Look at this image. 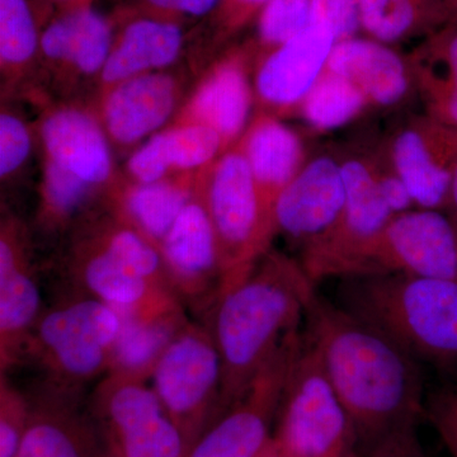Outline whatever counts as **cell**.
I'll return each instance as SVG.
<instances>
[{
    "mask_svg": "<svg viewBox=\"0 0 457 457\" xmlns=\"http://www.w3.org/2000/svg\"><path fill=\"white\" fill-rule=\"evenodd\" d=\"M254 54L248 42L230 47L209 62L188 90L173 121L212 129L225 150L236 145L251 122L255 102L251 71Z\"/></svg>",
    "mask_w": 457,
    "mask_h": 457,
    "instance_id": "9a60e30c",
    "label": "cell"
},
{
    "mask_svg": "<svg viewBox=\"0 0 457 457\" xmlns=\"http://www.w3.org/2000/svg\"><path fill=\"white\" fill-rule=\"evenodd\" d=\"M66 398L53 394L49 404L31 408V420L17 457H92L88 436L71 417Z\"/></svg>",
    "mask_w": 457,
    "mask_h": 457,
    "instance_id": "4dcf8cb0",
    "label": "cell"
},
{
    "mask_svg": "<svg viewBox=\"0 0 457 457\" xmlns=\"http://www.w3.org/2000/svg\"><path fill=\"white\" fill-rule=\"evenodd\" d=\"M182 69L141 74L93 96L92 104L114 152H134L173 121L187 96Z\"/></svg>",
    "mask_w": 457,
    "mask_h": 457,
    "instance_id": "5bb4252c",
    "label": "cell"
},
{
    "mask_svg": "<svg viewBox=\"0 0 457 457\" xmlns=\"http://www.w3.org/2000/svg\"><path fill=\"white\" fill-rule=\"evenodd\" d=\"M31 420V407L7 374L0 378V457H17Z\"/></svg>",
    "mask_w": 457,
    "mask_h": 457,
    "instance_id": "d590c367",
    "label": "cell"
},
{
    "mask_svg": "<svg viewBox=\"0 0 457 457\" xmlns=\"http://www.w3.org/2000/svg\"><path fill=\"white\" fill-rule=\"evenodd\" d=\"M361 27L372 40L393 44L429 25L453 22L451 0H360Z\"/></svg>",
    "mask_w": 457,
    "mask_h": 457,
    "instance_id": "f546056e",
    "label": "cell"
},
{
    "mask_svg": "<svg viewBox=\"0 0 457 457\" xmlns=\"http://www.w3.org/2000/svg\"><path fill=\"white\" fill-rule=\"evenodd\" d=\"M345 204L342 165L320 155L305 163L275 206L276 231L305 248L326 236Z\"/></svg>",
    "mask_w": 457,
    "mask_h": 457,
    "instance_id": "7402d4cb",
    "label": "cell"
},
{
    "mask_svg": "<svg viewBox=\"0 0 457 457\" xmlns=\"http://www.w3.org/2000/svg\"><path fill=\"white\" fill-rule=\"evenodd\" d=\"M303 341L293 333L242 395L198 436L186 457H260L272 440V426L291 363Z\"/></svg>",
    "mask_w": 457,
    "mask_h": 457,
    "instance_id": "7c38bea8",
    "label": "cell"
},
{
    "mask_svg": "<svg viewBox=\"0 0 457 457\" xmlns=\"http://www.w3.org/2000/svg\"><path fill=\"white\" fill-rule=\"evenodd\" d=\"M312 18L327 21L337 42L356 37L362 29L360 0H312Z\"/></svg>",
    "mask_w": 457,
    "mask_h": 457,
    "instance_id": "f35d334b",
    "label": "cell"
},
{
    "mask_svg": "<svg viewBox=\"0 0 457 457\" xmlns=\"http://www.w3.org/2000/svg\"><path fill=\"white\" fill-rule=\"evenodd\" d=\"M378 182H380L385 200L395 215L411 210V204H414L413 197L405 183L392 170V167L389 170L378 168Z\"/></svg>",
    "mask_w": 457,
    "mask_h": 457,
    "instance_id": "60d3db41",
    "label": "cell"
},
{
    "mask_svg": "<svg viewBox=\"0 0 457 457\" xmlns=\"http://www.w3.org/2000/svg\"><path fill=\"white\" fill-rule=\"evenodd\" d=\"M416 427L405 426L385 436L368 451V457H426Z\"/></svg>",
    "mask_w": 457,
    "mask_h": 457,
    "instance_id": "ab89813d",
    "label": "cell"
},
{
    "mask_svg": "<svg viewBox=\"0 0 457 457\" xmlns=\"http://www.w3.org/2000/svg\"><path fill=\"white\" fill-rule=\"evenodd\" d=\"M368 104V99L353 83L326 69L303 98L299 110L309 125L328 131L347 125Z\"/></svg>",
    "mask_w": 457,
    "mask_h": 457,
    "instance_id": "1f68e13d",
    "label": "cell"
},
{
    "mask_svg": "<svg viewBox=\"0 0 457 457\" xmlns=\"http://www.w3.org/2000/svg\"><path fill=\"white\" fill-rule=\"evenodd\" d=\"M107 457H111L110 455H107Z\"/></svg>",
    "mask_w": 457,
    "mask_h": 457,
    "instance_id": "bcb514c9",
    "label": "cell"
},
{
    "mask_svg": "<svg viewBox=\"0 0 457 457\" xmlns=\"http://www.w3.org/2000/svg\"><path fill=\"white\" fill-rule=\"evenodd\" d=\"M337 44L327 21L312 18L299 35L255 62V102L262 112L290 113L299 110L321 74Z\"/></svg>",
    "mask_w": 457,
    "mask_h": 457,
    "instance_id": "d6986e66",
    "label": "cell"
},
{
    "mask_svg": "<svg viewBox=\"0 0 457 457\" xmlns=\"http://www.w3.org/2000/svg\"><path fill=\"white\" fill-rule=\"evenodd\" d=\"M113 35L112 17L93 5L55 11L42 32L36 104H49L50 95L73 101L86 84L97 88Z\"/></svg>",
    "mask_w": 457,
    "mask_h": 457,
    "instance_id": "30bf717a",
    "label": "cell"
},
{
    "mask_svg": "<svg viewBox=\"0 0 457 457\" xmlns=\"http://www.w3.org/2000/svg\"><path fill=\"white\" fill-rule=\"evenodd\" d=\"M55 11H65V9H73L93 5L95 0H47Z\"/></svg>",
    "mask_w": 457,
    "mask_h": 457,
    "instance_id": "b9f144b4",
    "label": "cell"
},
{
    "mask_svg": "<svg viewBox=\"0 0 457 457\" xmlns=\"http://www.w3.org/2000/svg\"><path fill=\"white\" fill-rule=\"evenodd\" d=\"M197 188L215 230L225 287L270 251L276 224L262 206L251 168L237 145L198 171Z\"/></svg>",
    "mask_w": 457,
    "mask_h": 457,
    "instance_id": "52a82bcc",
    "label": "cell"
},
{
    "mask_svg": "<svg viewBox=\"0 0 457 457\" xmlns=\"http://www.w3.org/2000/svg\"><path fill=\"white\" fill-rule=\"evenodd\" d=\"M42 299L32 266L31 240L16 216L0 225V370L25 359L29 337L42 314Z\"/></svg>",
    "mask_w": 457,
    "mask_h": 457,
    "instance_id": "ac0fdd59",
    "label": "cell"
},
{
    "mask_svg": "<svg viewBox=\"0 0 457 457\" xmlns=\"http://www.w3.org/2000/svg\"><path fill=\"white\" fill-rule=\"evenodd\" d=\"M272 438L282 457H360L353 422L303 333L286 378Z\"/></svg>",
    "mask_w": 457,
    "mask_h": 457,
    "instance_id": "8992f818",
    "label": "cell"
},
{
    "mask_svg": "<svg viewBox=\"0 0 457 457\" xmlns=\"http://www.w3.org/2000/svg\"><path fill=\"white\" fill-rule=\"evenodd\" d=\"M392 170L422 209L449 206L457 167V129L427 114L403 126L390 143Z\"/></svg>",
    "mask_w": 457,
    "mask_h": 457,
    "instance_id": "ffe728a7",
    "label": "cell"
},
{
    "mask_svg": "<svg viewBox=\"0 0 457 457\" xmlns=\"http://www.w3.org/2000/svg\"><path fill=\"white\" fill-rule=\"evenodd\" d=\"M198 171L152 183L131 182L123 177L111 192L106 209L159 248L183 207L194 196Z\"/></svg>",
    "mask_w": 457,
    "mask_h": 457,
    "instance_id": "484cf974",
    "label": "cell"
},
{
    "mask_svg": "<svg viewBox=\"0 0 457 457\" xmlns=\"http://www.w3.org/2000/svg\"><path fill=\"white\" fill-rule=\"evenodd\" d=\"M218 4L219 0H134L126 7L188 26L192 21L206 20Z\"/></svg>",
    "mask_w": 457,
    "mask_h": 457,
    "instance_id": "74e56055",
    "label": "cell"
},
{
    "mask_svg": "<svg viewBox=\"0 0 457 457\" xmlns=\"http://www.w3.org/2000/svg\"><path fill=\"white\" fill-rule=\"evenodd\" d=\"M111 457H186L188 444L147 381L107 374L93 399Z\"/></svg>",
    "mask_w": 457,
    "mask_h": 457,
    "instance_id": "8fae6325",
    "label": "cell"
},
{
    "mask_svg": "<svg viewBox=\"0 0 457 457\" xmlns=\"http://www.w3.org/2000/svg\"><path fill=\"white\" fill-rule=\"evenodd\" d=\"M315 293L317 284L299 261L272 251L221 288L203 315L221 359L218 416L248 389L286 339L303 329Z\"/></svg>",
    "mask_w": 457,
    "mask_h": 457,
    "instance_id": "7a4b0ae2",
    "label": "cell"
},
{
    "mask_svg": "<svg viewBox=\"0 0 457 457\" xmlns=\"http://www.w3.org/2000/svg\"><path fill=\"white\" fill-rule=\"evenodd\" d=\"M122 324L107 374L147 381L159 357L189 320L183 306L155 317L121 315Z\"/></svg>",
    "mask_w": 457,
    "mask_h": 457,
    "instance_id": "83f0119b",
    "label": "cell"
},
{
    "mask_svg": "<svg viewBox=\"0 0 457 457\" xmlns=\"http://www.w3.org/2000/svg\"><path fill=\"white\" fill-rule=\"evenodd\" d=\"M345 204L338 222L314 243L302 249L303 269L314 284L342 278L351 261L392 220L378 182V167L366 159L343 162Z\"/></svg>",
    "mask_w": 457,
    "mask_h": 457,
    "instance_id": "4fadbf2b",
    "label": "cell"
},
{
    "mask_svg": "<svg viewBox=\"0 0 457 457\" xmlns=\"http://www.w3.org/2000/svg\"><path fill=\"white\" fill-rule=\"evenodd\" d=\"M37 144L36 125L27 121L11 102H2L0 112V179L3 185L25 170Z\"/></svg>",
    "mask_w": 457,
    "mask_h": 457,
    "instance_id": "e575fe53",
    "label": "cell"
},
{
    "mask_svg": "<svg viewBox=\"0 0 457 457\" xmlns=\"http://www.w3.org/2000/svg\"><path fill=\"white\" fill-rule=\"evenodd\" d=\"M236 145L251 168L264 212L275 221L279 195L305 165L302 139L279 117L258 111Z\"/></svg>",
    "mask_w": 457,
    "mask_h": 457,
    "instance_id": "cb8c5ba5",
    "label": "cell"
},
{
    "mask_svg": "<svg viewBox=\"0 0 457 457\" xmlns=\"http://www.w3.org/2000/svg\"><path fill=\"white\" fill-rule=\"evenodd\" d=\"M428 116L457 129V20L435 33L416 60Z\"/></svg>",
    "mask_w": 457,
    "mask_h": 457,
    "instance_id": "f1b7e54d",
    "label": "cell"
},
{
    "mask_svg": "<svg viewBox=\"0 0 457 457\" xmlns=\"http://www.w3.org/2000/svg\"><path fill=\"white\" fill-rule=\"evenodd\" d=\"M42 173L38 219L51 231L75 228L106 207L123 179L92 101H53L36 122Z\"/></svg>",
    "mask_w": 457,
    "mask_h": 457,
    "instance_id": "3957f363",
    "label": "cell"
},
{
    "mask_svg": "<svg viewBox=\"0 0 457 457\" xmlns=\"http://www.w3.org/2000/svg\"><path fill=\"white\" fill-rule=\"evenodd\" d=\"M69 270L83 294L90 295L120 315L155 317L183 306L170 288L154 284L83 231L74 228Z\"/></svg>",
    "mask_w": 457,
    "mask_h": 457,
    "instance_id": "e0dca14e",
    "label": "cell"
},
{
    "mask_svg": "<svg viewBox=\"0 0 457 457\" xmlns=\"http://www.w3.org/2000/svg\"><path fill=\"white\" fill-rule=\"evenodd\" d=\"M254 38L249 42L258 59L299 35L312 23V0H270L262 9Z\"/></svg>",
    "mask_w": 457,
    "mask_h": 457,
    "instance_id": "836d02e7",
    "label": "cell"
},
{
    "mask_svg": "<svg viewBox=\"0 0 457 457\" xmlns=\"http://www.w3.org/2000/svg\"><path fill=\"white\" fill-rule=\"evenodd\" d=\"M425 417L450 456L457 457V383L444 385L427 395Z\"/></svg>",
    "mask_w": 457,
    "mask_h": 457,
    "instance_id": "8d00e7d4",
    "label": "cell"
},
{
    "mask_svg": "<svg viewBox=\"0 0 457 457\" xmlns=\"http://www.w3.org/2000/svg\"><path fill=\"white\" fill-rule=\"evenodd\" d=\"M225 152L221 137L212 129L170 122L129 154L122 174L131 182H158L196 173Z\"/></svg>",
    "mask_w": 457,
    "mask_h": 457,
    "instance_id": "603a6c76",
    "label": "cell"
},
{
    "mask_svg": "<svg viewBox=\"0 0 457 457\" xmlns=\"http://www.w3.org/2000/svg\"><path fill=\"white\" fill-rule=\"evenodd\" d=\"M303 333L368 451L425 416L420 363L366 321L315 293Z\"/></svg>",
    "mask_w": 457,
    "mask_h": 457,
    "instance_id": "6da1fadb",
    "label": "cell"
},
{
    "mask_svg": "<svg viewBox=\"0 0 457 457\" xmlns=\"http://www.w3.org/2000/svg\"><path fill=\"white\" fill-rule=\"evenodd\" d=\"M270 0H219L218 7L201 25L192 29L189 50L198 65L216 55L237 33L257 21Z\"/></svg>",
    "mask_w": 457,
    "mask_h": 457,
    "instance_id": "d6a6232c",
    "label": "cell"
},
{
    "mask_svg": "<svg viewBox=\"0 0 457 457\" xmlns=\"http://www.w3.org/2000/svg\"><path fill=\"white\" fill-rule=\"evenodd\" d=\"M337 303L392 339L417 362L457 375V278H342Z\"/></svg>",
    "mask_w": 457,
    "mask_h": 457,
    "instance_id": "277c9868",
    "label": "cell"
},
{
    "mask_svg": "<svg viewBox=\"0 0 457 457\" xmlns=\"http://www.w3.org/2000/svg\"><path fill=\"white\" fill-rule=\"evenodd\" d=\"M120 312L83 294L42 312L25 359L31 357L53 384L51 394L68 396L107 375L121 330Z\"/></svg>",
    "mask_w": 457,
    "mask_h": 457,
    "instance_id": "5b68a950",
    "label": "cell"
},
{
    "mask_svg": "<svg viewBox=\"0 0 457 457\" xmlns=\"http://www.w3.org/2000/svg\"><path fill=\"white\" fill-rule=\"evenodd\" d=\"M260 457H282L278 446H276L275 442H273V438L270 440V444L267 445L266 449H264Z\"/></svg>",
    "mask_w": 457,
    "mask_h": 457,
    "instance_id": "ee69618b",
    "label": "cell"
},
{
    "mask_svg": "<svg viewBox=\"0 0 457 457\" xmlns=\"http://www.w3.org/2000/svg\"><path fill=\"white\" fill-rule=\"evenodd\" d=\"M453 5H455L456 11H457V0H453Z\"/></svg>",
    "mask_w": 457,
    "mask_h": 457,
    "instance_id": "f6af8a7d",
    "label": "cell"
},
{
    "mask_svg": "<svg viewBox=\"0 0 457 457\" xmlns=\"http://www.w3.org/2000/svg\"><path fill=\"white\" fill-rule=\"evenodd\" d=\"M449 206L457 219V167L453 173V185H451Z\"/></svg>",
    "mask_w": 457,
    "mask_h": 457,
    "instance_id": "7bdbcfd3",
    "label": "cell"
},
{
    "mask_svg": "<svg viewBox=\"0 0 457 457\" xmlns=\"http://www.w3.org/2000/svg\"><path fill=\"white\" fill-rule=\"evenodd\" d=\"M55 8L47 0H0L2 99L35 98L41 37Z\"/></svg>",
    "mask_w": 457,
    "mask_h": 457,
    "instance_id": "d4e9b609",
    "label": "cell"
},
{
    "mask_svg": "<svg viewBox=\"0 0 457 457\" xmlns=\"http://www.w3.org/2000/svg\"><path fill=\"white\" fill-rule=\"evenodd\" d=\"M385 275L457 278L456 216L438 209L396 213L342 278Z\"/></svg>",
    "mask_w": 457,
    "mask_h": 457,
    "instance_id": "9c48e42d",
    "label": "cell"
},
{
    "mask_svg": "<svg viewBox=\"0 0 457 457\" xmlns=\"http://www.w3.org/2000/svg\"><path fill=\"white\" fill-rule=\"evenodd\" d=\"M326 69L350 80L376 106L399 104L409 89L408 69L402 57L372 38L337 42Z\"/></svg>",
    "mask_w": 457,
    "mask_h": 457,
    "instance_id": "4316f807",
    "label": "cell"
},
{
    "mask_svg": "<svg viewBox=\"0 0 457 457\" xmlns=\"http://www.w3.org/2000/svg\"><path fill=\"white\" fill-rule=\"evenodd\" d=\"M111 17L114 23L112 46L95 95L137 75L174 68L188 50L191 32L186 31L187 26L126 5L117 8Z\"/></svg>",
    "mask_w": 457,
    "mask_h": 457,
    "instance_id": "44dd1931",
    "label": "cell"
},
{
    "mask_svg": "<svg viewBox=\"0 0 457 457\" xmlns=\"http://www.w3.org/2000/svg\"><path fill=\"white\" fill-rule=\"evenodd\" d=\"M159 251L179 302L203 317L220 294L224 273L215 230L197 185Z\"/></svg>",
    "mask_w": 457,
    "mask_h": 457,
    "instance_id": "2e32d148",
    "label": "cell"
},
{
    "mask_svg": "<svg viewBox=\"0 0 457 457\" xmlns=\"http://www.w3.org/2000/svg\"><path fill=\"white\" fill-rule=\"evenodd\" d=\"M150 380L191 447L218 417L220 405L221 359L209 328L191 320L180 328L159 357Z\"/></svg>",
    "mask_w": 457,
    "mask_h": 457,
    "instance_id": "ba28073f",
    "label": "cell"
}]
</instances>
